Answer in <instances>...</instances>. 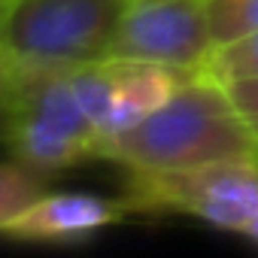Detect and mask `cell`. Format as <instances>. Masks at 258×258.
Instances as JSON below:
<instances>
[{
  "label": "cell",
  "instance_id": "cell-1",
  "mask_svg": "<svg viewBox=\"0 0 258 258\" xmlns=\"http://www.w3.org/2000/svg\"><path fill=\"white\" fill-rule=\"evenodd\" d=\"M100 158L127 170H179L258 158V137L249 131L228 88L207 70H198L158 109L112 137L100 149Z\"/></svg>",
  "mask_w": 258,
  "mask_h": 258
},
{
  "label": "cell",
  "instance_id": "cell-2",
  "mask_svg": "<svg viewBox=\"0 0 258 258\" xmlns=\"http://www.w3.org/2000/svg\"><path fill=\"white\" fill-rule=\"evenodd\" d=\"M70 70L0 67V137L13 161L43 179L97 158V131L79 103Z\"/></svg>",
  "mask_w": 258,
  "mask_h": 258
},
{
  "label": "cell",
  "instance_id": "cell-3",
  "mask_svg": "<svg viewBox=\"0 0 258 258\" xmlns=\"http://www.w3.org/2000/svg\"><path fill=\"white\" fill-rule=\"evenodd\" d=\"M131 0H7L0 67L70 70L109 58Z\"/></svg>",
  "mask_w": 258,
  "mask_h": 258
},
{
  "label": "cell",
  "instance_id": "cell-4",
  "mask_svg": "<svg viewBox=\"0 0 258 258\" xmlns=\"http://www.w3.org/2000/svg\"><path fill=\"white\" fill-rule=\"evenodd\" d=\"M127 204L131 210L185 213L222 231L243 234L258 213V158L179 170H131Z\"/></svg>",
  "mask_w": 258,
  "mask_h": 258
},
{
  "label": "cell",
  "instance_id": "cell-5",
  "mask_svg": "<svg viewBox=\"0 0 258 258\" xmlns=\"http://www.w3.org/2000/svg\"><path fill=\"white\" fill-rule=\"evenodd\" d=\"M216 43L204 0H131L109 58L164 64L182 73L207 67Z\"/></svg>",
  "mask_w": 258,
  "mask_h": 258
},
{
  "label": "cell",
  "instance_id": "cell-6",
  "mask_svg": "<svg viewBox=\"0 0 258 258\" xmlns=\"http://www.w3.org/2000/svg\"><path fill=\"white\" fill-rule=\"evenodd\" d=\"M127 213H131L127 198L115 201L76 191H58V195L40 191L28 207H22L7 222H0V234L28 243H70L118 225Z\"/></svg>",
  "mask_w": 258,
  "mask_h": 258
},
{
  "label": "cell",
  "instance_id": "cell-7",
  "mask_svg": "<svg viewBox=\"0 0 258 258\" xmlns=\"http://www.w3.org/2000/svg\"><path fill=\"white\" fill-rule=\"evenodd\" d=\"M109 67H112V103H109V118L103 127L100 149L121 131L134 127L140 118H146L152 109H158L188 76L164 64L124 61V58H109ZM100 149H97V158H100Z\"/></svg>",
  "mask_w": 258,
  "mask_h": 258
},
{
  "label": "cell",
  "instance_id": "cell-8",
  "mask_svg": "<svg viewBox=\"0 0 258 258\" xmlns=\"http://www.w3.org/2000/svg\"><path fill=\"white\" fill-rule=\"evenodd\" d=\"M204 10L216 46L258 31V0H204Z\"/></svg>",
  "mask_w": 258,
  "mask_h": 258
},
{
  "label": "cell",
  "instance_id": "cell-9",
  "mask_svg": "<svg viewBox=\"0 0 258 258\" xmlns=\"http://www.w3.org/2000/svg\"><path fill=\"white\" fill-rule=\"evenodd\" d=\"M204 70L210 76H216L222 85L258 76V31L249 34V37H240L234 43L216 46Z\"/></svg>",
  "mask_w": 258,
  "mask_h": 258
},
{
  "label": "cell",
  "instance_id": "cell-10",
  "mask_svg": "<svg viewBox=\"0 0 258 258\" xmlns=\"http://www.w3.org/2000/svg\"><path fill=\"white\" fill-rule=\"evenodd\" d=\"M43 191V176L28 170L25 164H0V222L16 216Z\"/></svg>",
  "mask_w": 258,
  "mask_h": 258
},
{
  "label": "cell",
  "instance_id": "cell-11",
  "mask_svg": "<svg viewBox=\"0 0 258 258\" xmlns=\"http://www.w3.org/2000/svg\"><path fill=\"white\" fill-rule=\"evenodd\" d=\"M234 106L240 109V115L246 118L249 131L258 137V76H249V79H237V82H228L225 85Z\"/></svg>",
  "mask_w": 258,
  "mask_h": 258
},
{
  "label": "cell",
  "instance_id": "cell-12",
  "mask_svg": "<svg viewBox=\"0 0 258 258\" xmlns=\"http://www.w3.org/2000/svg\"><path fill=\"white\" fill-rule=\"evenodd\" d=\"M243 237H246L249 243H255V246H258V213H255V219L243 228Z\"/></svg>",
  "mask_w": 258,
  "mask_h": 258
},
{
  "label": "cell",
  "instance_id": "cell-13",
  "mask_svg": "<svg viewBox=\"0 0 258 258\" xmlns=\"http://www.w3.org/2000/svg\"><path fill=\"white\" fill-rule=\"evenodd\" d=\"M0 22H4V0H0Z\"/></svg>",
  "mask_w": 258,
  "mask_h": 258
},
{
  "label": "cell",
  "instance_id": "cell-14",
  "mask_svg": "<svg viewBox=\"0 0 258 258\" xmlns=\"http://www.w3.org/2000/svg\"><path fill=\"white\" fill-rule=\"evenodd\" d=\"M4 4H7V0H4Z\"/></svg>",
  "mask_w": 258,
  "mask_h": 258
}]
</instances>
